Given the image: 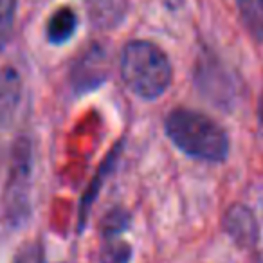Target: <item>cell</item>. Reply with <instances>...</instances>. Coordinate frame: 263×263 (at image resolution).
I'll return each mask as SVG.
<instances>
[{
	"mask_svg": "<svg viewBox=\"0 0 263 263\" xmlns=\"http://www.w3.org/2000/svg\"><path fill=\"white\" fill-rule=\"evenodd\" d=\"M166 136L184 155L204 162H222L229 155V137L218 123L193 108H173L164 119Z\"/></svg>",
	"mask_w": 263,
	"mask_h": 263,
	"instance_id": "6da1fadb",
	"label": "cell"
},
{
	"mask_svg": "<svg viewBox=\"0 0 263 263\" xmlns=\"http://www.w3.org/2000/svg\"><path fill=\"white\" fill-rule=\"evenodd\" d=\"M119 70L128 90L146 101L161 98L172 85L173 78L172 63L166 52L148 40H134L124 45Z\"/></svg>",
	"mask_w": 263,
	"mask_h": 263,
	"instance_id": "7a4b0ae2",
	"label": "cell"
},
{
	"mask_svg": "<svg viewBox=\"0 0 263 263\" xmlns=\"http://www.w3.org/2000/svg\"><path fill=\"white\" fill-rule=\"evenodd\" d=\"M108 65H106V52L99 45L90 47L80 62L72 67V87L78 92H88L99 87L106 80Z\"/></svg>",
	"mask_w": 263,
	"mask_h": 263,
	"instance_id": "3957f363",
	"label": "cell"
},
{
	"mask_svg": "<svg viewBox=\"0 0 263 263\" xmlns=\"http://www.w3.org/2000/svg\"><path fill=\"white\" fill-rule=\"evenodd\" d=\"M223 231L231 240L243 249L254 247L259 238V227L254 213L243 204H234L223 215Z\"/></svg>",
	"mask_w": 263,
	"mask_h": 263,
	"instance_id": "277c9868",
	"label": "cell"
},
{
	"mask_svg": "<svg viewBox=\"0 0 263 263\" xmlns=\"http://www.w3.org/2000/svg\"><path fill=\"white\" fill-rule=\"evenodd\" d=\"M22 98V76L11 65L0 69V130L13 123Z\"/></svg>",
	"mask_w": 263,
	"mask_h": 263,
	"instance_id": "5b68a950",
	"label": "cell"
},
{
	"mask_svg": "<svg viewBox=\"0 0 263 263\" xmlns=\"http://www.w3.org/2000/svg\"><path fill=\"white\" fill-rule=\"evenodd\" d=\"M121 150H123V143L116 144V146H114V150L110 152L108 155H106L105 162L99 166L98 173L94 175L90 186L87 187L83 198H81V202H80V215H78V231H80V233L83 231L85 223H87V216H88V213H90V209H92V204H94L96 198H98L99 190H101V186L105 184V180L108 179V175L112 173V170L116 168L117 161H119Z\"/></svg>",
	"mask_w": 263,
	"mask_h": 263,
	"instance_id": "8992f818",
	"label": "cell"
},
{
	"mask_svg": "<svg viewBox=\"0 0 263 263\" xmlns=\"http://www.w3.org/2000/svg\"><path fill=\"white\" fill-rule=\"evenodd\" d=\"M78 29V15L67 6L54 9L45 22V38L52 45H63L74 36Z\"/></svg>",
	"mask_w": 263,
	"mask_h": 263,
	"instance_id": "52a82bcc",
	"label": "cell"
},
{
	"mask_svg": "<svg viewBox=\"0 0 263 263\" xmlns=\"http://www.w3.org/2000/svg\"><path fill=\"white\" fill-rule=\"evenodd\" d=\"M236 4L247 29L263 40V0H236Z\"/></svg>",
	"mask_w": 263,
	"mask_h": 263,
	"instance_id": "ba28073f",
	"label": "cell"
},
{
	"mask_svg": "<svg viewBox=\"0 0 263 263\" xmlns=\"http://www.w3.org/2000/svg\"><path fill=\"white\" fill-rule=\"evenodd\" d=\"M130 227V213L123 208H114L103 216L101 220V234L105 240L121 238V234Z\"/></svg>",
	"mask_w": 263,
	"mask_h": 263,
	"instance_id": "9c48e42d",
	"label": "cell"
},
{
	"mask_svg": "<svg viewBox=\"0 0 263 263\" xmlns=\"http://www.w3.org/2000/svg\"><path fill=\"white\" fill-rule=\"evenodd\" d=\"M18 0H0V54L11 40Z\"/></svg>",
	"mask_w": 263,
	"mask_h": 263,
	"instance_id": "30bf717a",
	"label": "cell"
},
{
	"mask_svg": "<svg viewBox=\"0 0 263 263\" xmlns=\"http://www.w3.org/2000/svg\"><path fill=\"white\" fill-rule=\"evenodd\" d=\"M132 245L124 241L123 238H114V240H105V245L101 247V263H130L132 259Z\"/></svg>",
	"mask_w": 263,
	"mask_h": 263,
	"instance_id": "8fae6325",
	"label": "cell"
},
{
	"mask_svg": "<svg viewBox=\"0 0 263 263\" xmlns=\"http://www.w3.org/2000/svg\"><path fill=\"white\" fill-rule=\"evenodd\" d=\"M13 263H45L44 247L38 241H27L16 251Z\"/></svg>",
	"mask_w": 263,
	"mask_h": 263,
	"instance_id": "7c38bea8",
	"label": "cell"
},
{
	"mask_svg": "<svg viewBox=\"0 0 263 263\" xmlns=\"http://www.w3.org/2000/svg\"><path fill=\"white\" fill-rule=\"evenodd\" d=\"M258 123H259V126L263 128V92H261V98H259V103H258Z\"/></svg>",
	"mask_w": 263,
	"mask_h": 263,
	"instance_id": "4fadbf2b",
	"label": "cell"
}]
</instances>
